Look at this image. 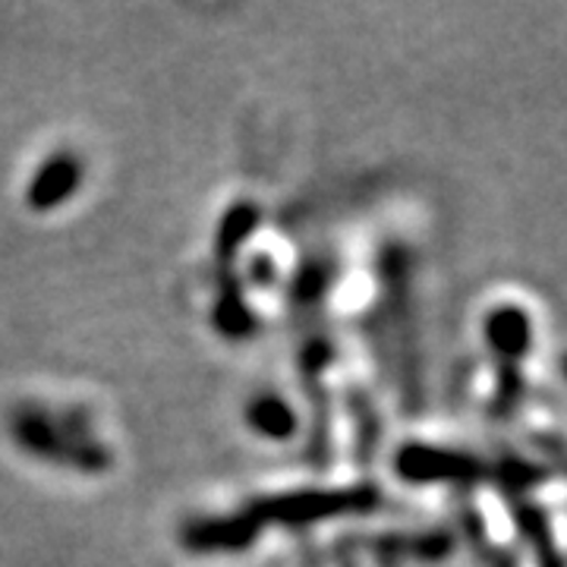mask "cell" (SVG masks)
<instances>
[{
	"mask_svg": "<svg viewBox=\"0 0 567 567\" xmlns=\"http://www.w3.org/2000/svg\"><path fill=\"white\" fill-rule=\"evenodd\" d=\"M488 338L507 357H520L529 347V322L520 309H502L488 322Z\"/></svg>",
	"mask_w": 567,
	"mask_h": 567,
	"instance_id": "6da1fadb",
	"label": "cell"
},
{
	"mask_svg": "<svg viewBox=\"0 0 567 567\" xmlns=\"http://www.w3.org/2000/svg\"><path fill=\"white\" fill-rule=\"evenodd\" d=\"M565 379H567V357H565Z\"/></svg>",
	"mask_w": 567,
	"mask_h": 567,
	"instance_id": "7a4b0ae2",
	"label": "cell"
}]
</instances>
